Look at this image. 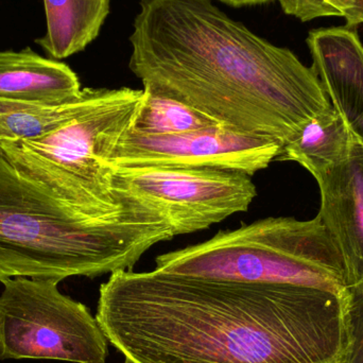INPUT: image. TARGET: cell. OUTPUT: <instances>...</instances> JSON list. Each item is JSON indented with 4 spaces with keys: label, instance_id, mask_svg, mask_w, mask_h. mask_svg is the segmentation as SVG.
<instances>
[{
    "label": "cell",
    "instance_id": "obj_1",
    "mask_svg": "<svg viewBox=\"0 0 363 363\" xmlns=\"http://www.w3.org/2000/svg\"><path fill=\"white\" fill-rule=\"evenodd\" d=\"M95 317L127 363H345L351 347L347 290L121 270Z\"/></svg>",
    "mask_w": 363,
    "mask_h": 363
},
{
    "label": "cell",
    "instance_id": "obj_2",
    "mask_svg": "<svg viewBox=\"0 0 363 363\" xmlns=\"http://www.w3.org/2000/svg\"><path fill=\"white\" fill-rule=\"evenodd\" d=\"M130 44L145 91L283 146L332 106L313 68L213 0H140Z\"/></svg>",
    "mask_w": 363,
    "mask_h": 363
},
{
    "label": "cell",
    "instance_id": "obj_3",
    "mask_svg": "<svg viewBox=\"0 0 363 363\" xmlns=\"http://www.w3.org/2000/svg\"><path fill=\"white\" fill-rule=\"evenodd\" d=\"M174 237L168 222L140 201L116 217H85L17 172L0 151V283L131 270L153 245Z\"/></svg>",
    "mask_w": 363,
    "mask_h": 363
},
{
    "label": "cell",
    "instance_id": "obj_4",
    "mask_svg": "<svg viewBox=\"0 0 363 363\" xmlns=\"http://www.w3.org/2000/svg\"><path fill=\"white\" fill-rule=\"evenodd\" d=\"M144 98V89H98L94 101L65 125L34 140H1L0 151L17 172L85 217H116L136 200L115 190L108 160Z\"/></svg>",
    "mask_w": 363,
    "mask_h": 363
},
{
    "label": "cell",
    "instance_id": "obj_5",
    "mask_svg": "<svg viewBox=\"0 0 363 363\" xmlns=\"http://www.w3.org/2000/svg\"><path fill=\"white\" fill-rule=\"evenodd\" d=\"M155 270L245 283L304 286L345 294V262L319 216L266 218L155 258Z\"/></svg>",
    "mask_w": 363,
    "mask_h": 363
},
{
    "label": "cell",
    "instance_id": "obj_6",
    "mask_svg": "<svg viewBox=\"0 0 363 363\" xmlns=\"http://www.w3.org/2000/svg\"><path fill=\"white\" fill-rule=\"evenodd\" d=\"M57 279L2 281L0 360L106 363L108 341L82 303L59 290Z\"/></svg>",
    "mask_w": 363,
    "mask_h": 363
},
{
    "label": "cell",
    "instance_id": "obj_7",
    "mask_svg": "<svg viewBox=\"0 0 363 363\" xmlns=\"http://www.w3.org/2000/svg\"><path fill=\"white\" fill-rule=\"evenodd\" d=\"M110 170L115 190L155 209L174 236L205 230L247 211L257 196L251 176L241 172L170 167Z\"/></svg>",
    "mask_w": 363,
    "mask_h": 363
},
{
    "label": "cell",
    "instance_id": "obj_8",
    "mask_svg": "<svg viewBox=\"0 0 363 363\" xmlns=\"http://www.w3.org/2000/svg\"><path fill=\"white\" fill-rule=\"evenodd\" d=\"M283 144L224 125L172 135H146L130 130L108 160L110 167L217 169L253 176L266 169Z\"/></svg>",
    "mask_w": 363,
    "mask_h": 363
},
{
    "label": "cell",
    "instance_id": "obj_9",
    "mask_svg": "<svg viewBox=\"0 0 363 363\" xmlns=\"http://www.w3.org/2000/svg\"><path fill=\"white\" fill-rule=\"evenodd\" d=\"M317 182L318 216L340 251L350 287L363 281V140L357 133L349 157Z\"/></svg>",
    "mask_w": 363,
    "mask_h": 363
},
{
    "label": "cell",
    "instance_id": "obj_10",
    "mask_svg": "<svg viewBox=\"0 0 363 363\" xmlns=\"http://www.w3.org/2000/svg\"><path fill=\"white\" fill-rule=\"evenodd\" d=\"M313 68L330 104L353 125L363 116V45L349 28L313 30Z\"/></svg>",
    "mask_w": 363,
    "mask_h": 363
},
{
    "label": "cell",
    "instance_id": "obj_11",
    "mask_svg": "<svg viewBox=\"0 0 363 363\" xmlns=\"http://www.w3.org/2000/svg\"><path fill=\"white\" fill-rule=\"evenodd\" d=\"M76 72L30 48L0 51V99L63 101L81 93Z\"/></svg>",
    "mask_w": 363,
    "mask_h": 363
},
{
    "label": "cell",
    "instance_id": "obj_12",
    "mask_svg": "<svg viewBox=\"0 0 363 363\" xmlns=\"http://www.w3.org/2000/svg\"><path fill=\"white\" fill-rule=\"evenodd\" d=\"M355 134L352 123L332 106L307 121L275 161L296 162L319 180L349 157Z\"/></svg>",
    "mask_w": 363,
    "mask_h": 363
},
{
    "label": "cell",
    "instance_id": "obj_13",
    "mask_svg": "<svg viewBox=\"0 0 363 363\" xmlns=\"http://www.w3.org/2000/svg\"><path fill=\"white\" fill-rule=\"evenodd\" d=\"M47 29L36 43L53 60L84 50L99 35L111 0H43Z\"/></svg>",
    "mask_w": 363,
    "mask_h": 363
},
{
    "label": "cell",
    "instance_id": "obj_14",
    "mask_svg": "<svg viewBox=\"0 0 363 363\" xmlns=\"http://www.w3.org/2000/svg\"><path fill=\"white\" fill-rule=\"evenodd\" d=\"M97 93L98 89L86 87L63 101L0 99V142L34 140L55 131L81 114Z\"/></svg>",
    "mask_w": 363,
    "mask_h": 363
},
{
    "label": "cell",
    "instance_id": "obj_15",
    "mask_svg": "<svg viewBox=\"0 0 363 363\" xmlns=\"http://www.w3.org/2000/svg\"><path fill=\"white\" fill-rule=\"evenodd\" d=\"M213 125H221L178 100L145 91L144 101L131 130L146 135H172Z\"/></svg>",
    "mask_w": 363,
    "mask_h": 363
},
{
    "label": "cell",
    "instance_id": "obj_16",
    "mask_svg": "<svg viewBox=\"0 0 363 363\" xmlns=\"http://www.w3.org/2000/svg\"><path fill=\"white\" fill-rule=\"evenodd\" d=\"M286 14L302 21L341 17L350 27L363 25V0H277Z\"/></svg>",
    "mask_w": 363,
    "mask_h": 363
},
{
    "label": "cell",
    "instance_id": "obj_17",
    "mask_svg": "<svg viewBox=\"0 0 363 363\" xmlns=\"http://www.w3.org/2000/svg\"><path fill=\"white\" fill-rule=\"evenodd\" d=\"M351 347L345 363H363V281L347 287Z\"/></svg>",
    "mask_w": 363,
    "mask_h": 363
},
{
    "label": "cell",
    "instance_id": "obj_18",
    "mask_svg": "<svg viewBox=\"0 0 363 363\" xmlns=\"http://www.w3.org/2000/svg\"><path fill=\"white\" fill-rule=\"evenodd\" d=\"M218 1L223 2L228 6H235V8H240V6H257V4H264L267 2L273 1V0H218Z\"/></svg>",
    "mask_w": 363,
    "mask_h": 363
},
{
    "label": "cell",
    "instance_id": "obj_19",
    "mask_svg": "<svg viewBox=\"0 0 363 363\" xmlns=\"http://www.w3.org/2000/svg\"><path fill=\"white\" fill-rule=\"evenodd\" d=\"M354 130H355L356 133L362 138L363 140V116L360 117L355 123H353Z\"/></svg>",
    "mask_w": 363,
    "mask_h": 363
}]
</instances>
